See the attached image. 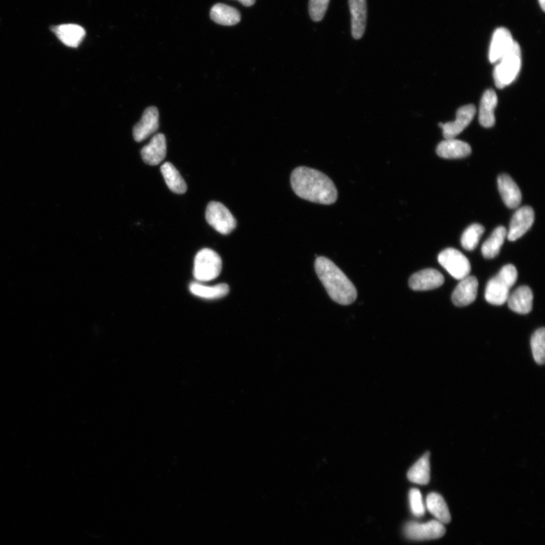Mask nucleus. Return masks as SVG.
<instances>
[{"label": "nucleus", "instance_id": "f257e3e1", "mask_svg": "<svg viewBox=\"0 0 545 545\" xmlns=\"http://www.w3.org/2000/svg\"><path fill=\"white\" fill-rule=\"evenodd\" d=\"M291 185L295 194L307 201L332 205L338 198L332 180L324 173L307 167H298L291 175Z\"/></svg>", "mask_w": 545, "mask_h": 545}, {"label": "nucleus", "instance_id": "f03ea898", "mask_svg": "<svg viewBox=\"0 0 545 545\" xmlns=\"http://www.w3.org/2000/svg\"><path fill=\"white\" fill-rule=\"evenodd\" d=\"M315 270L327 293L334 302L349 305L356 301L358 296L356 288L332 261L325 257L317 258Z\"/></svg>", "mask_w": 545, "mask_h": 545}, {"label": "nucleus", "instance_id": "7ed1b4c3", "mask_svg": "<svg viewBox=\"0 0 545 545\" xmlns=\"http://www.w3.org/2000/svg\"><path fill=\"white\" fill-rule=\"evenodd\" d=\"M518 272L513 265L504 266L498 274L490 279L486 288V301L494 305H502L507 303L511 288L516 284Z\"/></svg>", "mask_w": 545, "mask_h": 545}, {"label": "nucleus", "instance_id": "20e7f679", "mask_svg": "<svg viewBox=\"0 0 545 545\" xmlns=\"http://www.w3.org/2000/svg\"><path fill=\"white\" fill-rule=\"evenodd\" d=\"M494 70V80L499 89L510 85L519 75L522 65L520 45L514 42L513 47L497 61Z\"/></svg>", "mask_w": 545, "mask_h": 545}, {"label": "nucleus", "instance_id": "39448f33", "mask_svg": "<svg viewBox=\"0 0 545 545\" xmlns=\"http://www.w3.org/2000/svg\"><path fill=\"white\" fill-rule=\"evenodd\" d=\"M221 269V259L215 251L203 249L197 253L194 270V275L197 281H212L220 275Z\"/></svg>", "mask_w": 545, "mask_h": 545}, {"label": "nucleus", "instance_id": "423d86ee", "mask_svg": "<svg viewBox=\"0 0 545 545\" xmlns=\"http://www.w3.org/2000/svg\"><path fill=\"white\" fill-rule=\"evenodd\" d=\"M440 265L456 279L461 280L469 276L471 266L469 260L460 251L449 248L443 250L438 256Z\"/></svg>", "mask_w": 545, "mask_h": 545}, {"label": "nucleus", "instance_id": "0eeeda50", "mask_svg": "<svg viewBox=\"0 0 545 545\" xmlns=\"http://www.w3.org/2000/svg\"><path fill=\"white\" fill-rule=\"evenodd\" d=\"M205 217L208 223L221 234H229L235 228V217L228 208L220 203H209L206 208Z\"/></svg>", "mask_w": 545, "mask_h": 545}, {"label": "nucleus", "instance_id": "6e6552de", "mask_svg": "<svg viewBox=\"0 0 545 545\" xmlns=\"http://www.w3.org/2000/svg\"><path fill=\"white\" fill-rule=\"evenodd\" d=\"M404 532L409 539L431 540L442 537L445 533V528L443 523L438 521H432L426 523L411 522L406 524Z\"/></svg>", "mask_w": 545, "mask_h": 545}, {"label": "nucleus", "instance_id": "1a4fd4ad", "mask_svg": "<svg viewBox=\"0 0 545 545\" xmlns=\"http://www.w3.org/2000/svg\"><path fill=\"white\" fill-rule=\"evenodd\" d=\"M535 221V212L530 206H523L513 215L510 229L507 233L509 241H516L528 231Z\"/></svg>", "mask_w": 545, "mask_h": 545}, {"label": "nucleus", "instance_id": "9d476101", "mask_svg": "<svg viewBox=\"0 0 545 545\" xmlns=\"http://www.w3.org/2000/svg\"><path fill=\"white\" fill-rule=\"evenodd\" d=\"M477 109L474 105H467L458 109L456 121L446 124H439L445 139L456 138L465 131L476 115Z\"/></svg>", "mask_w": 545, "mask_h": 545}, {"label": "nucleus", "instance_id": "9b49d317", "mask_svg": "<svg viewBox=\"0 0 545 545\" xmlns=\"http://www.w3.org/2000/svg\"><path fill=\"white\" fill-rule=\"evenodd\" d=\"M444 282V276L441 272L430 268L415 272L409 279L408 284L414 291H426L442 286Z\"/></svg>", "mask_w": 545, "mask_h": 545}, {"label": "nucleus", "instance_id": "f8f14e48", "mask_svg": "<svg viewBox=\"0 0 545 545\" xmlns=\"http://www.w3.org/2000/svg\"><path fill=\"white\" fill-rule=\"evenodd\" d=\"M159 114L157 108L149 107L143 112L141 120L133 129V138L136 142H142L156 133L159 129Z\"/></svg>", "mask_w": 545, "mask_h": 545}, {"label": "nucleus", "instance_id": "ddd939ff", "mask_svg": "<svg viewBox=\"0 0 545 545\" xmlns=\"http://www.w3.org/2000/svg\"><path fill=\"white\" fill-rule=\"evenodd\" d=\"M478 286V279L476 277L468 276L461 279L452 293L453 305L465 307L474 303L477 296Z\"/></svg>", "mask_w": 545, "mask_h": 545}, {"label": "nucleus", "instance_id": "4468645a", "mask_svg": "<svg viewBox=\"0 0 545 545\" xmlns=\"http://www.w3.org/2000/svg\"><path fill=\"white\" fill-rule=\"evenodd\" d=\"M514 42L510 31L504 27L497 29L490 45L488 53L490 62L495 63L501 59L511 49Z\"/></svg>", "mask_w": 545, "mask_h": 545}, {"label": "nucleus", "instance_id": "2eb2a0df", "mask_svg": "<svg viewBox=\"0 0 545 545\" xmlns=\"http://www.w3.org/2000/svg\"><path fill=\"white\" fill-rule=\"evenodd\" d=\"M167 153V143L165 135H154L150 143L141 150V156L145 164L150 166H158L165 159Z\"/></svg>", "mask_w": 545, "mask_h": 545}, {"label": "nucleus", "instance_id": "dca6fc26", "mask_svg": "<svg viewBox=\"0 0 545 545\" xmlns=\"http://www.w3.org/2000/svg\"><path fill=\"white\" fill-rule=\"evenodd\" d=\"M351 15V32L354 39L359 40L365 34L368 8L367 0H349Z\"/></svg>", "mask_w": 545, "mask_h": 545}, {"label": "nucleus", "instance_id": "f3484780", "mask_svg": "<svg viewBox=\"0 0 545 545\" xmlns=\"http://www.w3.org/2000/svg\"><path fill=\"white\" fill-rule=\"evenodd\" d=\"M497 185L500 194L506 206L509 208H516L522 201V194L519 187L514 180L507 175L498 177Z\"/></svg>", "mask_w": 545, "mask_h": 545}, {"label": "nucleus", "instance_id": "a211bd4d", "mask_svg": "<svg viewBox=\"0 0 545 545\" xmlns=\"http://www.w3.org/2000/svg\"><path fill=\"white\" fill-rule=\"evenodd\" d=\"M507 302L513 312L521 314H529L532 309V291L527 286L518 287L511 295H509Z\"/></svg>", "mask_w": 545, "mask_h": 545}, {"label": "nucleus", "instance_id": "6ab92c4d", "mask_svg": "<svg viewBox=\"0 0 545 545\" xmlns=\"http://www.w3.org/2000/svg\"><path fill=\"white\" fill-rule=\"evenodd\" d=\"M53 31L61 43L69 48H76L85 38L86 31L81 26L68 24L53 27Z\"/></svg>", "mask_w": 545, "mask_h": 545}, {"label": "nucleus", "instance_id": "aec40b11", "mask_svg": "<svg viewBox=\"0 0 545 545\" xmlns=\"http://www.w3.org/2000/svg\"><path fill=\"white\" fill-rule=\"evenodd\" d=\"M436 152L443 159H456L470 156L472 150L468 143L453 138L440 143Z\"/></svg>", "mask_w": 545, "mask_h": 545}, {"label": "nucleus", "instance_id": "412c9836", "mask_svg": "<svg viewBox=\"0 0 545 545\" xmlns=\"http://www.w3.org/2000/svg\"><path fill=\"white\" fill-rule=\"evenodd\" d=\"M497 105V96L493 89H488L481 99L479 122L484 127H493L495 124V109Z\"/></svg>", "mask_w": 545, "mask_h": 545}, {"label": "nucleus", "instance_id": "4be33fe9", "mask_svg": "<svg viewBox=\"0 0 545 545\" xmlns=\"http://www.w3.org/2000/svg\"><path fill=\"white\" fill-rule=\"evenodd\" d=\"M212 20L218 24L233 26L241 20L238 9L222 3L215 5L211 10Z\"/></svg>", "mask_w": 545, "mask_h": 545}, {"label": "nucleus", "instance_id": "5701e85b", "mask_svg": "<svg viewBox=\"0 0 545 545\" xmlns=\"http://www.w3.org/2000/svg\"><path fill=\"white\" fill-rule=\"evenodd\" d=\"M430 453L427 452L418 460L407 472V478L418 485H426L430 480Z\"/></svg>", "mask_w": 545, "mask_h": 545}, {"label": "nucleus", "instance_id": "b1692460", "mask_svg": "<svg viewBox=\"0 0 545 545\" xmlns=\"http://www.w3.org/2000/svg\"><path fill=\"white\" fill-rule=\"evenodd\" d=\"M504 226H500L493 231L481 247V253L486 259H493L498 256L507 236Z\"/></svg>", "mask_w": 545, "mask_h": 545}, {"label": "nucleus", "instance_id": "393cba45", "mask_svg": "<svg viewBox=\"0 0 545 545\" xmlns=\"http://www.w3.org/2000/svg\"><path fill=\"white\" fill-rule=\"evenodd\" d=\"M161 171L167 186L172 192L177 194H183L187 192V186L185 180L171 163L164 164L161 167Z\"/></svg>", "mask_w": 545, "mask_h": 545}, {"label": "nucleus", "instance_id": "a878e982", "mask_svg": "<svg viewBox=\"0 0 545 545\" xmlns=\"http://www.w3.org/2000/svg\"><path fill=\"white\" fill-rule=\"evenodd\" d=\"M426 507L428 511L436 518V521L443 524L450 523L451 517L449 509L444 498L438 493H430L426 497Z\"/></svg>", "mask_w": 545, "mask_h": 545}, {"label": "nucleus", "instance_id": "bb28decb", "mask_svg": "<svg viewBox=\"0 0 545 545\" xmlns=\"http://www.w3.org/2000/svg\"><path fill=\"white\" fill-rule=\"evenodd\" d=\"M189 291L194 295L208 300L221 298L230 292V287L225 284L215 285L214 286H204L200 283L190 284Z\"/></svg>", "mask_w": 545, "mask_h": 545}, {"label": "nucleus", "instance_id": "cd10ccee", "mask_svg": "<svg viewBox=\"0 0 545 545\" xmlns=\"http://www.w3.org/2000/svg\"><path fill=\"white\" fill-rule=\"evenodd\" d=\"M485 232L484 226L479 224L470 225L461 236L462 247L467 251L474 250Z\"/></svg>", "mask_w": 545, "mask_h": 545}, {"label": "nucleus", "instance_id": "c85d7f7f", "mask_svg": "<svg viewBox=\"0 0 545 545\" xmlns=\"http://www.w3.org/2000/svg\"><path fill=\"white\" fill-rule=\"evenodd\" d=\"M532 356L538 365H544L545 360V330L544 327L536 330L531 339Z\"/></svg>", "mask_w": 545, "mask_h": 545}, {"label": "nucleus", "instance_id": "c756f323", "mask_svg": "<svg viewBox=\"0 0 545 545\" xmlns=\"http://www.w3.org/2000/svg\"><path fill=\"white\" fill-rule=\"evenodd\" d=\"M329 3L330 0H310L309 1V13H310L313 21L320 22L323 20Z\"/></svg>", "mask_w": 545, "mask_h": 545}, {"label": "nucleus", "instance_id": "7c9ffc66", "mask_svg": "<svg viewBox=\"0 0 545 545\" xmlns=\"http://www.w3.org/2000/svg\"><path fill=\"white\" fill-rule=\"evenodd\" d=\"M409 502L412 514L417 517H421L425 514V507L423 502L422 495L420 490L412 488L409 493Z\"/></svg>", "mask_w": 545, "mask_h": 545}, {"label": "nucleus", "instance_id": "2f4dec72", "mask_svg": "<svg viewBox=\"0 0 545 545\" xmlns=\"http://www.w3.org/2000/svg\"><path fill=\"white\" fill-rule=\"evenodd\" d=\"M245 6H252L256 3V0H239Z\"/></svg>", "mask_w": 545, "mask_h": 545}, {"label": "nucleus", "instance_id": "473e14b6", "mask_svg": "<svg viewBox=\"0 0 545 545\" xmlns=\"http://www.w3.org/2000/svg\"><path fill=\"white\" fill-rule=\"evenodd\" d=\"M539 3L540 4V6L542 9V11L544 12L545 10V0H539Z\"/></svg>", "mask_w": 545, "mask_h": 545}]
</instances>
